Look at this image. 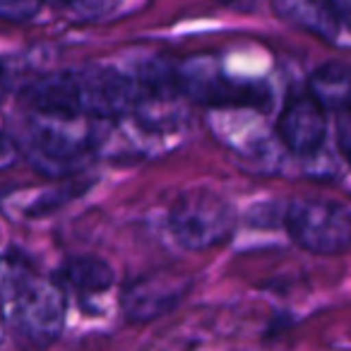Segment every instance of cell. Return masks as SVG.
I'll list each match as a JSON object with an SVG mask.
<instances>
[{"instance_id": "1", "label": "cell", "mask_w": 351, "mask_h": 351, "mask_svg": "<svg viewBox=\"0 0 351 351\" xmlns=\"http://www.w3.org/2000/svg\"><path fill=\"white\" fill-rule=\"evenodd\" d=\"M171 234L188 250H210L224 243L236 226V212L212 191L183 193L169 215Z\"/></svg>"}, {"instance_id": "2", "label": "cell", "mask_w": 351, "mask_h": 351, "mask_svg": "<svg viewBox=\"0 0 351 351\" xmlns=\"http://www.w3.org/2000/svg\"><path fill=\"white\" fill-rule=\"evenodd\" d=\"M287 229L293 243L308 253L339 255L351 241L349 207L322 197H298L289 205Z\"/></svg>"}, {"instance_id": "3", "label": "cell", "mask_w": 351, "mask_h": 351, "mask_svg": "<svg viewBox=\"0 0 351 351\" xmlns=\"http://www.w3.org/2000/svg\"><path fill=\"white\" fill-rule=\"evenodd\" d=\"M0 315L29 341L49 344L63 332L65 325L63 289L34 274L12 301L0 306Z\"/></svg>"}, {"instance_id": "4", "label": "cell", "mask_w": 351, "mask_h": 351, "mask_svg": "<svg viewBox=\"0 0 351 351\" xmlns=\"http://www.w3.org/2000/svg\"><path fill=\"white\" fill-rule=\"evenodd\" d=\"M82 116L116 121L140 106V87L116 68H87L75 73Z\"/></svg>"}, {"instance_id": "5", "label": "cell", "mask_w": 351, "mask_h": 351, "mask_svg": "<svg viewBox=\"0 0 351 351\" xmlns=\"http://www.w3.org/2000/svg\"><path fill=\"white\" fill-rule=\"evenodd\" d=\"M178 92L212 106H265L267 92L263 84L231 82L207 58H193L178 65Z\"/></svg>"}, {"instance_id": "6", "label": "cell", "mask_w": 351, "mask_h": 351, "mask_svg": "<svg viewBox=\"0 0 351 351\" xmlns=\"http://www.w3.org/2000/svg\"><path fill=\"white\" fill-rule=\"evenodd\" d=\"M188 287H191V282L183 279L181 274H147L123 291V313L132 322H149L173 311L178 301L186 296Z\"/></svg>"}, {"instance_id": "7", "label": "cell", "mask_w": 351, "mask_h": 351, "mask_svg": "<svg viewBox=\"0 0 351 351\" xmlns=\"http://www.w3.org/2000/svg\"><path fill=\"white\" fill-rule=\"evenodd\" d=\"M277 135L293 154H317L327 135V111L311 94L291 99L277 121Z\"/></svg>"}, {"instance_id": "8", "label": "cell", "mask_w": 351, "mask_h": 351, "mask_svg": "<svg viewBox=\"0 0 351 351\" xmlns=\"http://www.w3.org/2000/svg\"><path fill=\"white\" fill-rule=\"evenodd\" d=\"M274 8L287 22L330 44L344 39L346 17L337 0H274Z\"/></svg>"}, {"instance_id": "9", "label": "cell", "mask_w": 351, "mask_h": 351, "mask_svg": "<svg viewBox=\"0 0 351 351\" xmlns=\"http://www.w3.org/2000/svg\"><path fill=\"white\" fill-rule=\"evenodd\" d=\"M27 101L46 118H80V94L75 73H53L32 84Z\"/></svg>"}, {"instance_id": "10", "label": "cell", "mask_w": 351, "mask_h": 351, "mask_svg": "<svg viewBox=\"0 0 351 351\" xmlns=\"http://www.w3.org/2000/svg\"><path fill=\"white\" fill-rule=\"evenodd\" d=\"M311 94L325 111L349 108L351 101V75L344 63H325L313 73Z\"/></svg>"}, {"instance_id": "11", "label": "cell", "mask_w": 351, "mask_h": 351, "mask_svg": "<svg viewBox=\"0 0 351 351\" xmlns=\"http://www.w3.org/2000/svg\"><path fill=\"white\" fill-rule=\"evenodd\" d=\"M63 279L73 289L82 293H99L106 291L113 287L116 277H113V269L108 267V263L92 255H82V258H73L65 263V267L60 269Z\"/></svg>"}, {"instance_id": "12", "label": "cell", "mask_w": 351, "mask_h": 351, "mask_svg": "<svg viewBox=\"0 0 351 351\" xmlns=\"http://www.w3.org/2000/svg\"><path fill=\"white\" fill-rule=\"evenodd\" d=\"M32 277H34V269L27 263L10 255H0V306L12 301Z\"/></svg>"}, {"instance_id": "13", "label": "cell", "mask_w": 351, "mask_h": 351, "mask_svg": "<svg viewBox=\"0 0 351 351\" xmlns=\"http://www.w3.org/2000/svg\"><path fill=\"white\" fill-rule=\"evenodd\" d=\"M44 0H0V20L27 22L39 15Z\"/></svg>"}, {"instance_id": "14", "label": "cell", "mask_w": 351, "mask_h": 351, "mask_svg": "<svg viewBox=\"0 0 351 351\" xmlns=\"http://www.w3.org/2000/svg\"><path fill=\"white\" fill-rule=\"evenodd\" d=\"M17 161V147L10 137L0 135V171L10 169L12 164Z\"/></svg>"}, {"instance_id": "15", "label": "cell", "mask_w": 351, "mask_h": 351, "mask_svg": "<svg viewBox=\"0 0 351 351\" xmlns=\"http://www.w3.org/2000/svg\"><path fill=\"white\" fill-rule=\"evenodd\" d=\"M339 113V149H341V154H349V116H346V108H341V111H337Z\"/></svg>"}, {"instance_id": "16", "label": "cell", "mask_w": 351, "mask_h": 351, "mask_svg": "<svg viewBox=\"0 0 351 351\" xmlns=\"http://www.w3.org/2000/svg\"><path fill=\"white\" fill-rule=\"evenodd\" d=\"M5 94H8V70H5V65L0 63V101H3Z\"/></svg>"}, {"instance_id": "17", "label": "cell", "mask_w": 351, "mask_h": 351, "mask_svg": "<svg viewBox=\"0 0 351 351\" xmlns=\"http://www.w3.org/2000/svg\"><path fill=\"white\" fill-rule=\"evenodd\" d=\"M49 5H68V0H44Z\"/></svg>"}, {"instance_id": "18", "label": "cell", "mask_w": 351, "mask_h": 351, "mask_svg": "<svg viewBox=\"0 0 351 351\" xmlns=\"http://www.w3.org/2000/svg\"><path fill=\"white\" fill-rule=\"evenodd\" d=\"M3 337H5V320L0 315V341H3Z\"/></svg>"}]
</instances>
